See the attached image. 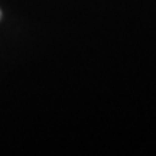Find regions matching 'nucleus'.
I'll list each match as a JSON object with an SVG mask.
<instances>
[{
  "instance_id": "obj_1",
  "label": "nucleus",
  "mask_w": 156,
  "mask_h": 156,
  "mask_svg": "<svg viewBox=\"0 0 156 156\" xmlns=\"http://www.w3.org/2000/svg\"><path fill=\"white\" fill-rule=\"evenodd\" d=\"M0 19H2V12H0Z\"/></svg>"
}]
</instances>
